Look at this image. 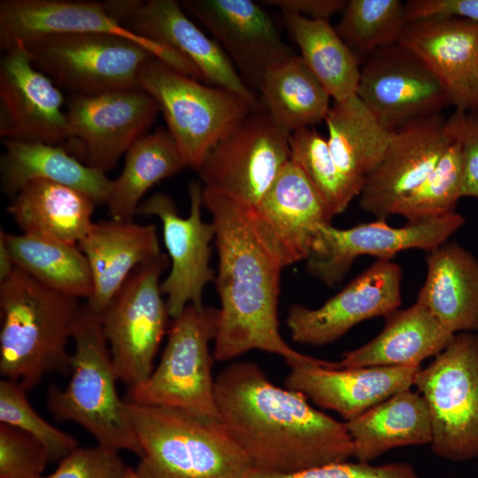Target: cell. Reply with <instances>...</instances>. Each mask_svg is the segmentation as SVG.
Listing matches in <instances>:
<instances>
[{"label":"cell","instance_id":"1","mask_svg":"<svg viewBox=\"0 0 478 478\" xmlns=\"http://www.w3.org/2000/svg\"><path fill=\"white\" fill-rule=\"evenodd\" d=\"M214 391L221 421L254 469L288 474L353 457L345 422L313 408L301 392L274 385L254 362L226 366Z\"/></svg>","mask_w":478,"mask_h":478},{"label":"cell","instance_id":"2","mask_svg":"<svg viewBox=\"0 0 478 478\" xmlns=\"http://www.w3.org/2000/svg\"><path fill=\"white\" fill-rule=\"evenodd\" d=\"M203 205L212 215L218 254L215 287L220 300L213 357L233 359L251 350L284 358L290 366L327 365L292 349L278 322L283 269L255 233L248 206L203 188Z\"/></svg>","mask_w":478,"mask_h":478},{"label":"cell","instance_id":"3","mask_svg":"<svg viewBox=\"0 0 478 478\" xmlns=\"http://www.w3.org/2000/svg\"><path fill=\"white\" fill-rule=\"evenodd\" d=\"M81 305L16 267L0 282V374L26 391L50 373H70L66 347Z\"/></svg>","mask_w":478,"mask_h":478},{"label":"cell","instance_id":"4","mask_svg":"<svg viewBox=\"0 0 478 478\" xmlns=\"http://www.w3.org/2000/svg\"><path fill=\"white\" fill-rule=\"evenodd\" d=\"M125 402L142 448L140 478H245L252 469L221 420Z\"/></svg>","mask_w":478,"mask_h":478},{"label":"cell","instance_id":"5","mask_svg":"<svg viewBox=\"0 0 478 478\" xmlns=\"http://www.w3.org/2000/svg\"><path fill=\"white\" fill-rule=\"evenodd\" d=\"M72 339L74 351L69 382L64 389L49 387L47 408L56 420L81 426L98 445L141 457L142 448L126 402L118 394L119 379L100 314L87 303L81 305Z\"/></svg>","mask_w":478,"mask_h":478},{"label":"cell","instance_id":"6","mask_svg":"<svg viewBox=\"0 0 478 478\" xmlns=\"http://www.w3.org/2000/svg\"><path fill=\"white\" fill-rule=\"evenodd\" d=\"M219 318V309L187 305L170 324L159 364L146 381L128 388L126 401L220 420L209 350L217 335Z\"/></svg>","mask_w":478,"mask_h":478},{"label":"cell","instance_id":"7","mask_svg":"<svg viewBox=\"0 0 478 478\" xmlns=\"http://www.w3.org/2000/svg\"><path fill=\"white\" fill-rule=\"evenodd\" d=\"M139 86L159 105L186 167L196 171L236 123L258 110L240 96L181 74L154 57L142 67Z\"/></svg>","mask_w":478,"mask_h":478},{"label":"cell","instance_id":"8","mask_svg":"<svg viewBox=\"0 0 478 478\" xmlns=\"http://www.w3.org/2000/svg\"><path fill=\"white\" fill-rule=\"evenodd\" d=\"M413 386L430 410L433 452L454 462L478 458V332L455 334Z\"/></svg>","mask_w":478,"mask_h":478},{"label":"cell","instance_id":"9","mask_svg":"<svg viewBox=\"0 0 478 478\" xmlns=\"http://www.w3.org/2000/svg\"><path fill=\"white\" fill-rule=\"evenodd\" d=\"M34 65L70 95L142 90L139 73L153 56L140 44L103 34H66L24 44Z\"/></svg>","mask_w":478,"mask_h":478},{"label":"cell","instance_id":"10","mask_svg":"<svg viewBox=\"0 0 478 478\" xmlns=\"http://www.w3.org/2000/svg\"><path fill=\"white\" fill-rule=\"evenodd\" d=\"M289 136L265 108L251 111L217 143L197 169L203 188L255 207L290 160Z\"/></svg>","mask_w":478,"mask_h":478},{"label":"cell","instance_id":"11","mask_svg":"<svg viewBox=\"0 0 478 478\" xmlns=\"http://www.w3.org/2000/svg\"><path fill=\"white\" fill-rule=\"evenodd\" d=\"M170 266L165 254L138 266L100 314L119 381L139 385L153 371V361L170 317L160 277Z\"/></svg>","mask_w":478,"mask_h":478},{"label":"cell","instance_id":"12","mask_svg":"<svg viewBox=\"0 0 478 478\" xmlns=\"http://www.w3.org/2000/svg\"><path fill=\"white\" fill-rule=\"evenodd\" d=\"M68 137L62 144L84 165L106 173L155 122L159 105L143 90L70 95Z\"/></svg>","mask_w":478,"mask_h":478},{"label":"cell","instance_id":"13","mask_svg":"<svg viewBox=\"0 0 478 478\" xmlns=\"http://www.w3.org/2000/svg\"><path fill=\"white\" fill-rule=\"evenodd\" d=\"M464 224L465 218L456 212L436 219L407 222L400 227L389 226L384 219L349 228L328 224L319 229L305 259V268L325 285L334 287L343 280L359 256L391 260L406 250L430 252L446 243Z\"/></svg>","mask_w":478,"mask_h":478},{"label":"cell","instance_id":"14","mask_svg":"<svg viewBox=\"0 0 478 478\" xmlns=\"http://www.w3.org/2000/svg\"><path fill=\"white\" fill-rule=\"evenodd\" d=\"M189 214L181 217L173 199L155 193L140 204L136 214L156 216L161 222L163 240L170 259L168 275L160 289L166 296V307L172 319L189 305H203L205 286L214 281L210 266L211 243L215 230L212 223L203 220V186L197 181L189 184Z\"/></svg>","mask_w":478,"mask_h":478},{"label":"cell","instance_id":"15","mask_svg":"<svg viewBox=\"0 0 478 478\" xmlns=\"http://www.w3.org/2000/svg\"><path fill=\"white\" fill-rule=\"evenodd\" d=\"M66 34H103L133 41L175 71L189 65L173 47L138 35L108 12L104 2L76 0H2L0 48L6 50L21 42Z\"/></svg>","mask_w":478,"mask_h":478},{"label":"cell","instance_id":"16","mask_svg":"<svg viewBox=\"0 0 478 478\" xmlns=\"http://www.w3.org/2000/svg\"><path fill=\"white\" fill-rule=\"evenodd\" d=\"M357 96L390 131L451 105L433 73L399 43L376 50L361 64Z\"/></svg>","mask_w":478,"mask_h":478},{"label":"cell","instance_id":"17","mask_svg":"<svg viewBox=\"0 0 478 478\" xmlns=\"http://www.w3.org/2000/svg\"><path fill=\"white\" fill-rule=\"evenodd\" d=\"M402 277L399 265L377 259L321 306L292 305L286 325L293 341L326 345L366 320L387 317L401 305Z\"/></svg>","mask_w":478,"mask_h":478},{"label":"cell","instance_id":"18","mask_svg":"<svg viewBox=\"0 0 478 478\" xmlns=\"http://www.w3.org/2000/svg\"><path fill=\"white\" fill-rule=\"evenodd\" d=\"M104 3L111 15L135 34L166 43L187 56L201 71L206 84L240 96L255 109L264 107L219 43L186 15L179 2L111 0Z\"/></svg>","mask_w":478,"mask_h":478},{"label":"cell","instance_id":"19","mask_svg":"<svg viewBox=\"0 0 478 478\" xmlns=\"http://www.w3.org/2000/svg\"><path fill=\"white\" fill-rule=\"evenodd\" d=\"M228 57L244 83L255 92L265 74L297 54L273 17L251 0H183Z\"/></svg>","mask_w":478,"mask_h":478},{"label":"cell","instance_id":"20","mask_svg":"<svg viewBox=\"0 0 478 478\" xmlns=\"http://www.w3.org/2000/svg\"><path fill=\"white\" fill-rule=\"evenodd\" d=\"M66 100L19 42L0 60V137L63 144L68 137Z\"/></svg>","mask_w":478,"mask_h":478},{"label":"cell","instance_id":"21","mask_svg":"<svg viewBox=\"0 0 478 478\" xmlns=\"http://www.w3.org/2000/svg\"><path fill=\"white\" fill-rule=\"evenodd\" d=\"M249 216L259 240L287 267L305 260L331 213L302 170L290 159Z\"/></svg>","mask_w":478,"mask_h":478},{"label":"cell","instance_id":"22","mask_svg":"<svg viewBox=\"0 0 478 478\" xmlns=\"http://www.w3.org/2000/svg\"><path fill=\"white\" fill-rule=\"evenodd\" d=\"M454 140L448 118L442 113L422 118L394 131L358 197L365 212L386 219L398 201L434 170Z\"/></svg>","mask_w":478,"mask_h":478},{"label":"cell","instance_id":"23","mask_svg":"<svg viewBox=\"0 0 478 478\" xmlns=\"http://www.w3.org/2000/svg\"><path fill=\"white\" fill-rule=\"evenodd\" d=\"M399 44L433 73L455 111H478V22L450 16L411 20Z\"/></svg>","mask_w":478,"mask_h":478},{"label":"cell","instance_id":"24","mask_svg":"<svg viewBox=\"0 0 478 478\" xmlns=\"http://www.w3.org/2000/svg\"><path fill=\"white\" fill-rule=\"evenodd\" d=\"M420 367L297 365L290 367L285 385L350 421L393 395L411 389Z\"/></svg>","mask_w":478,"mask_h":478},{"label":"cell","instance_id":"25","mask_svg":"<svg viewBox=\"0 0 478 478\" xmlns=\"http://www.w3.org/2000/svg\"><path fill=\"white\" fill-rule=\"evenodd\" d=\"M78 246L92 278L93 292L87 305L99 314L138 266L162 254L157 227L133 220L94 222Z\"/></svg>","mask_w":478,"mask_h":478},{"label":"cell","instance_id":"26","mask_svg":"<svg viewBox=\"0 0 478 478\" xmlns=\"http://www.w3.org/2000/svg\"><path fill=\"white\" fill-rule=\"evenodd\" d=\"M416 302L452 334L478 332V259L457 243L428 252Z\"/></svg>","mask_w":478,"mask_h":478},{"label":"cell","instance_id":"27","mask_svg":"<svg viewBox=\"0 0 478 478\" xmlns=\"http://www.w3.org/2000/svg\"><path fill=\"white\" fill-rule=\"evenodd\" d=\"M385 318L375 337L343 354L340 368L420 366L424 359L440 353L455 335L418 302Z\"/></svg>","mask_w":478,"mask_h":478},{"label":"cell","instance_id":"28","mask_svg":"<svg viewBox=\"0 0 478 478\" xmlns=\"http://www.w3.org/2000/svg\"><path fill=\"white\" fill-rule=\"evenodd\" d=\"M0 158L2 192L12 199L27 182L48 181L80 190L97 204H105L112 181L105 173L91 168L62 144L3 140Z\"/></svg>","mask_w":478,"mask_h":478},{"label":"cell","instance_id":"29","mask_svg":"<svg viewBox=\"0 0 478 478\" xmlns=\"http://www.w3.org/2000/svg\"><path fill=\"white\" fill-rule=\"evenodd\" d=\"M96 204L80 190L36 180L19 190L7 212L22 234L78 244L94 223Z\"/></svg>","mask_w":478,"mask_h":478},{"label":"cell","instance_id":"30","mask_svg":"<svg viewBox=\"0 0 478 478\" xmlns=\"http://www.w3.org/2000/svg\"><path fill=\"white\" fill-rule=\"evenodd\" d=\"M345 424L353 443V458L365 463L395 448L430 444L433 438L428 405L420 393L411 389Z\"/></svg>","mask_w":478,"mask_h":478},{"label":"cell","instance_id":"31","mask_svg":"<svg viewBox=\"0 0 478 478\" xmlns=\"http://www.w3.org/2000/svg\"><path fill=\"white\" fill-rule=\"evenodd\" d=\"M324 121L333 160L358 197L366 178L381 161L394 131L383 127L357 96L334 102Z\"/></svg>","mask_w":478,"mask_h":478},{"label":"cell","instance_id":"32","mask_svg":"<svg viewBox=\"0 0 478 478\" xmlns=\"http://www.w3.org/2000/svg\"><path fill=\"white\" fill-rule=\"evenodd\" d=\"M186 167L171 134L163 127L139 139L126 153L118 178L112 181L107 212L116 220H133L146 192Z\"/></svg>","mask_w":478,"mask_h":478},{"label":"cell","instance_id":"33","mask_svg":"<svg viewBox=\"0 0 478 478\" xmlns=\"http://www.w3.org/2000/svg\"><path fill=\"white\" fill-rule=\"evenodd\" d=\"M258 90L266 111L289 135L320 123L331 106L330 96L297 54L272 67Z\"/></svg>","mask_w":478,"mask_h":478},{"label":"cell","instance_id":"34","mask_svg":"<svg viewBox=\"0 0 478 478\" xmlns=\"http://www.w3.org/2000/svg\"><path fill=\"white\" fill-rule=\"evenodd\" d=\"M300 57L334 102L357 96L360 64L329 21L281 12Z\"/></svg>","mask_w":478,"mask_h":478},{"label":"cell","instance_id":"35","mask_svg":"<svg viewBox=\"0 0 478 478\" xmlns=\"http://www.w3.org/2000/svg\"><path fill=\"white\" fill-rule=\"evenodd\" d=\"M16 267L43 285L88 300L93 292L90 269L78 244L1 230Z\"/></svg>","mask_w":478,"mask_h":478},{"label":"cell","instance_id":"36","mask_svg":"<svg viewBox=\"0 0 478 478\" xmlns=\"http://www.w3.org/2000/svg\"><path fill=\"white\" fill-rule=\"evenodd\" d=\"M334 28L361 64L376 50L399 43L409 22L399 0H350Z\"/></svg>","mask_w":478,"mask_h":478},{"label":"cell","instance_id":"37","mask_svg":"<svg viewBox=\"0 0 478 478\" xmlns=\"http://www.w3.org/2000/svg\"><path fill=\"white\" fill-rule=\"evenodd\" d=\"M461 193V150L454 135L453 142L434 170L419 186L398 201L392 215H401L408 222L446 216L455 212L458 200L462 197Z\"/></svg>","mask_w":478,"mask_h":478},{"label":"cell","instance_id":"38","mask_svg":"<svg viewBox=\"0 0 478 478\" xmlns=\"http://www.w3.org/2000/svg\"><path fill=\"white\" fill-rule=\"evenodd\" d=\"M290 159L302 170L335 216L346 210L356 197L338 171L327 137L314 127H304L289 136Z\"/></svg>","mask_w":478,"mask_h":478},{"label":"cell","instance_id":"39","mask_svg":"<svg viewBox=\"0 0 478 478\" xmlns=\"http://www.w3.org/2000/svg\"><path fill=\"white\" fill-rule=\"evenodd\" d=\"M26 392L13 381H0V423L31 436L45 448L50 461H60L78 448L77 441L42 418L30 405Z\"/></svg>","mask_w":478,"mask_h":478},{"label":"cell","instance_id":"40","mask_svg":"<svg viewBox=\"0 0 478 478\" xmlns=\"http://www.w3.org/2000/svg\"><path fill=\"white\" fill-rule=\"evenodd\" d=\"M45 448L27 433L0 423V478H42Z\"/></svg>","mask_w":478,"mask_h":478},{"label":"cell","instance_id":"41","mask_svg":"<svg viewBox=\"0 0 478 478\" xmlns=\"http://www.w3.org/2000/svg\"><path fill=\"white\" fill-rule=\"evenodd\" d=\"M245 478H419L408 462L373 465L365 462H337L294 473L281 474L252 468Z\"/></svg>","mask_w":478,"mask_h":478},{"label":"cell","instance_id":"42","mask_svg":"<svg viewBox=\"0 0 478 478\" xmlns=\"http://www.w3.org/2000/svg\"><path fill=\"white\" fill-rule=\"evenodd\" d=\"M127 467L119 451L96 444L77 448L42 478H125Z\"/></svg>","mask_w":478,"mask_h":478},{"label":"cell","instance_id":"43","mask_svg":"<svg viewBox=\"0 0 478 478\" xmlns=\"http://www.w3.org/2000/svg\"><path fill=\"white\" fill-rule=\"evenodd\" d=\"M462 158V197L478 198V115L454 111L448 118Z\"/></svg>","mask_w":478,"mask_h":478},{"label":"cell","instance_id":"44","mask_svg":"<svg viewBox=\"0 0 478 478\" xmlns=\"http://www.w3.org/2000/svg\"><path fill=\"white\" fill-rule=\"evenodd\" d=\"M405 8L409 21L450 16L478 22V0H409Z\"/></svg>","mask_w":478,"mask_h":478},{"label":"cell","instance_id":"45","mask_svg":"<svg viewBox=\"0 0 478 478\" xmlns=\"http://www.w3.org/2000/svg\"><path fill=\"white\" fill-rule=\"evenodd\" d=\"M261 4L272 6L281 12H294L307 19L329 21L334 15L342 12L345 0H262Z\"/></svg>","mask_w":478,"mask_h":478},{"label":"cell","instance_id":"46","mask_svg":"<svg viewBox=\"0 0 478 478\" xmlns=\"http://www.w3.org/2000/svg\"><path fill=\"white\" fill-rule=\"evenodd\" d=\"M16 266L10 252V250L4 239L0 235V282L9 278Z\"/></svg>","mask_w":478,"mask_h":478},{"label":"cell","instance_id":"47","mask_svg":"<svg viewBox=\"0 0 478 478\" xmlns=\"http://www.w3.org/2000/svg\"><path fill=\"white\" fill-rule=\"evenodd\" d=\"M125 478H140V477L137 475L135 469L128 466Z\"/></svg>","mask_w":478,"mask_h":478},{"label":"cell","instance_id":"48","mask_svg":"<svg viewBox=\"0 0 478 478\" xmlns=\"http://www.w3.org/2000/svg\"><path fill=\"white\" fill-rule=\"evenodd\" d=\"M476 114L478 115V111L476 112Z\"/></svg>","mask_w":478,"mask_h":478}]
</instances>
